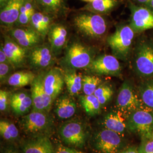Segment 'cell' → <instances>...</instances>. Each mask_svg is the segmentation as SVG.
Instances as JSON below:
<instances>
[{"mask_svg": "<svg viewBox=\"0 0 153 153\" xmlns=\"http://www.w3.org/2000/svg\"><path fill=\"white\" fill-rule=\"evenodd\" d=\"M116 4V0H95L88 3L82 9V10L98 14L110 11Z\"/></svg>", "mask_w": 153, "mask_h": 153, "instance_id": "25", "label": "cell"}, {"mask_svg": "<svg viewBox=\"0 0 153 153\" xmlns=\"http://www.w3.org/2000/svg\"><path fill=\"white\" fill-rule=\"evenodd\" d=\"M82 1H84V2H86L88 3H90V2H92L93 1H94L95 0H81Z\"/></svg>", "mask_w": 153, "mask_h": 153, "instance_id": "46", "label": "cell"}, {"mask_svg": "<svg viewBox=\"0 0 153 153\" xmlns=\"http://www.w3.org/2000/svg\"><path fill=\"white\" fill-rule=\"evenodd\" d=\"M118 153H139L138 149L136 146H131L119 152Z\"/></svg>", "mask_w": 153, "mask_h": 153, "instance_id": "41", "label": "cell"}, {"mask_svg": "<svg viewBox=\"0 0 153 153\" xmlns=\"http://www.w3.org/2000/svg\"><path fill=\"white\" fill-rule=\"evenodd\" d=\"M0 127L3 128L7 133L10 136L12 140H16L19 136V131L15 124L13 123L5 120H1L0 121Z\"/></svg>", "mask_w": 153, "mask_h": 153, "instance_id": "32", "label": "cell"}, {"mask_svg": "<svg viewBox=\"0 0 153 153\" xmlns=\"http://www.w3.org/2000/svg\"><path fill=\"white\" fill-rule=\"evenodd\" d=\"M0 134H1V136H2V137L6 141H12L13 140L10 136L2 127H0Z\"/></svg>", "mask_w": 153, "mask_h": 153, "instance_id": "40", "label": "cell"}, {"mask_svg": "<svg viewBox=\"0 0 153 153\" xmlns=\"http://www.w3.org/2000/svg\"><path fill=\"white\" fill-rule=\"evenodd\" d=\"M10 33L11 38L17 43L28 49L39 45L43 39L30 27L14 28L11 30Z\"/></svg>", "mask_w": 153, "mask_h": 153, "instance_id": "16", "label": "cell"}, {"mask_svg": "<svg viewBox=\"0 0 153 153\" xmlns=\"http://www.w3.org/2000/svg\"><path fill=\"white\" fill-rule=\"evenodd\" d=\"M94 145L101 153H118L123 145L122 136L104 128L95 135Z\"/></svg>", "mask_w": 153, "mask_h": 153, "instance_id": "10", "label": "cell"}, {"mask_svg": "<svg viewBox=\"0 0 153 153\" xmlns=\"http://www.w3.org/2000/svg\"><path fill=\"white\" fill-rule=\"evenodd\" d=\"M113 94V89L109 85L106 84H101L94 93V95L98 98L102 106L109 102Z\"/></svg>", "mask_w": 153, "mask_h": 153, "instance_id": "29", "label": "cell"}, {"mask_svg": "<svg viewBox=\"0 0 153 153\" xmlns=\"http://www.w3.org/2000/svg\"><path fill=\"white\" fill-rule=\"evenodd\" d=\"M43 75L36 76L31 84V97L33 100V110L48 113L53 101L45 93L43 84Z\"/></svg>", "mask_w": 153, "mask_h": 153, "instance_id": "11", "label": "cell"}, {"mask_svg": "<svg viewBox=\"0 0 153 153\" xmlns=\"http://www.w3.org/2000/svg\"><path fill=\"white\" fill-rule=\"evenodd\" d=\"M21 124L25 131L38 134L48 131L52 121L47 112L33 110L30 114L23 117Z\"/></svg>", "mask_w": 153, "mask_h": 153, "instance_id": "9", "label": "cell"}, {"mask_svg": "<svg viewBox=\"0 0 153 153\" xmlns=\"http://www.w3.org/2000/svg\"><path fill=\"white\" fill-rule=\"evenodd\" d=\"M140 97L146 107L153 109V81L145 82L141 86Z\"/></svg>", "mask_w": 153, "mask_h": 153, "instance_id": "28", "label": "cell"}, {"mask_svg": "<svg viewBox=\"0 0 153 153\" xmlns=\"http://www.w3.org/2000/svg\"><path fill=\"white\" fill-rule=\"evenodd\" d=\"M138 2H139L140 3H141L143 4H145V5H148L150 2V0H137Z\"/></svg>", "mask_w": 153, "mask_h": 153, "instance_id": "44", "label": "cell"}, {"mask_svg": "<svg viewBox=\"0 0 153 153\" xmlns=\"http://www.w3.org/2000/svg\"><path fill=\"white\" fill-rule=\"evenodd\" d=\"M56 153H87L60 145L56 149Z\"/></svg>", "mask_w": 153, "mask_h": 153, "instance_id": "38", "label": "cell"}, {"mask_svg": "<svg viewBox=\"0 0 153 153\" xmlns=\"http://www.w3.org/2000/svg\"><path fill=\"white\" fill-rule=\"evenodd\" d=\"M79 99L82 107L88 115L94 116L100 112L102 105L98 98L94 94L81 95Z\"/></svg>", "mask_w": 153, "mask_h": 153, "instance_id": "26", "label": "cell"}, {"mask_svg": "<svg viewBox=\"0 0 153 153\" xmlns=\"http://www.w3.org/2000/svg\"><path fill=\"white\" fill-rule=\"evenodd\" d=\"M92 50L79 42L70 44L62 61L66 70L86 68L94 60Z\"/></svg>", "mask_w": 153, "mask_h": 153, "instance_id": "2", "label": "cell"}, {"mask_svg": "<svg viewBox=\"0 0 153 153\" xmlns=\"http://www.w3.org/2000/svg\"><path fill=\"white\" fill-rule=\"evenodd\" d=\"M29 94L26 92H18L13 94L10 97V105L12 104H16L26 98Z\"/></svg>", "mask_w": 153, "mask_h": 153, "instance_id": "37", "label": "cell"}, {"mask_svg": "<svg viewBox=\"0 0 153 153\" xmlns=\"http://www.w3.org/2000/svg\"><path fill=\"white\" fill-rule=\"evenodd\" d=\"M138 149L139 153H153V140L149 138H142Z\"/></svg>", "mask_w": 153, "mask_h": 153, "instance_id": "34", "label": "cell"}, {"mask_svg": "<svg viewBox=\"0 0 153 153\" xmlns=\"http://www.w3.org/2000/svg\"><path fill=\"white\" fill-rule=\"evenodd\" d=\"M48 35L49 45L54 53L60 51L64 47L67 39L68 31L65 27L60 24L52 25Z\"/></svg>", "mask_w": 153, "mask_h": 153, "instance_id": "19", "label": "cell"}, {"mask_svg": "<svg viewBox=\"0 0 153 153\" xmlns=\"http://www.w3.org/2000/svg\"><path fill=\"white\" fill-rule=\"evenodd\" d=\"M117 110L127 118L133 112L147 107L134 91L131 84L128 81L124 82L121 86L116 99Z\"/></svg>", "mask_w": 153, "mask_h": 153, "instance_id": "5", "label": "cell"}, {"mask_svg": "<svg viewBox=\"0 0 153 153\" xmlns=\"http://www.w3.org/2000/svg\"><path fill=\"white\" fill-rule=\"evenodd\" d=\"M64 81L71 95H76L82 90V78L80 73L75 70H66L64 72Z\"/></svg>", "mask_w": 153, "mask_h": 153, "instance_id": "23", "label": "cell"}, {"mask_svg": "<svg viewBox=\"0 0 153 153\" xmlns=\"http://www.w3.org/2000/svg\"><path fill=\"white\" fill-rule=\"evenodd\" d=\"M25 0H9L7 4L1 9L0 21L1 23L9 26L16 23L20 11Z\"/></svg>", "mask_w": 153, "mask_h": 153, "instance_id": "17", "label": "cell"}, {"mask_svg": "<svg viewBox=\"0 0 153 153\" xmlns=\"http://www.w3.org/2000/svg\"><path fill=\"white\" fill-rule=\"evenodd\" d=\"M76 103L68 95H62L56 101L55 113L60 119L71 118L76 114Z\"/></svg>", "mask_w": 153, "mask_h": 153, "instance_id": "22", "label": "cell"}, {"mask_svg": "<svg viewBox=\"0 0 153 153\" xmlns=\"http://www.w3.org/2000/svg\"><path fill=\"white\" fill-rule=\"evenodd\" d=\"M35 78V75L31 71H17L9 77L7 83L13 87L22 88L31 85Z\"/></svg>", "mask_w": 153, "mask_h": 153, "instance_id": "24", "label": "cell"}, {"mask_svg": "<svg viewBox=\"0 0 153 153\" xmlns=\"http://www.w3.org/2000/svg\"><path fill=\"white\" fill-rule=\"evenodd\" d=\"M23 153H56V150L47 137L41 136L26 142L22 148Z\"/></svg>", "mask_w": 153, "mask_h": 153, "instance_id": "20", "label": "cell"}, {"mask_svg": "<svg viewBox=\"0 0 153 153\" xmlns=\"http://www.w3.org/2000/svg\"><path fill=\"white\" fill-rule=\"evenodd\" d=\"M1 47L5 52L9 61L14 67L21 66L27 61L29 49L20 45L13 39L6 37Z\"/></svg>", "mask_w": 153, "mask_h": 153, "instance_id": "15", "label": "cell"}, {"mask_svg": "<svg viewBox=\"0 0 153 153\" xmlns=\"http://www.w3.org/2000/svg\"><path fill=\"white\" fill-rule=\"evenodd\" d=\"M44 15V13L35 12L31 17L30 23V27L38 33L43 39L44 38V33L42 28V22Z\"/></svg>", "mask_w": 153, "mask_h": 153, "instance_id": "31", "label": "cell"}, {"mask_svg": "<svg viewBox=\"0 0 153 153\" xmlns=\"http://www.w3.org/2000/svg\"><path fill=\"white\" fill-rule=\"evenodd\" d=\"M153 109L148 107L138 109L126 119L128 131L142 138H148L153 132Z\"/></svg>", "mask_w": 153, "mask_h": 153, "instance_id": "4", "label": "cell"}, {"mask_svg": "<svg viewBox=\"0 0 153 153\" xmlns=\"http://www.w3.org/2000/svg\"><path fill=\"white\" fill-rule=\"evenodd\" d=\"M134 36V31L131 26L124 25L117 28L107 39L113 55L117 59L126 60L131 48Z\"/></svg>", "mask_w": 153, "mask_h": 153, "instance_id": "3", "label": "cell"}, {"mask_svg": "<svg viewBox=\"0 0 153 153\" xmlns=\"http://www.w3.org/2000/svg\"><path fill=\"white\" fill-rule=\"evenodd\" d=\"M9 0H0V5H1V9L4 7L7 4Z\"/></svg>", "mask_w": 153, "mask_h": 153, "instance_id": "43", "label": "cell"}, {"mask_svg": "<svg viewBox=\"0 0 153 153\" xmlns=\"http://www.w3.org/2000/svg\"><path fill=\"white\" fill-rule=\"evenodd\" d=\"M31 107H33V100L31 95H28L26 98L16 104L11 105L14 112L18 115H24L27 114Z\"/></svg>", "mask_w": 153, "mask_h": 153, "instance_id": "30", "label": "cell"}, {"mask_svg": "<svg viewBox=\"0 0 153 153\" xmlns=\"http://www.w3.org/2000/svg\"><path fill=\"white\" fill-rule=\"evenodd\" d=\"M126 117L119 111H112L104 116V128L115 131L122 136L127 129Z\"/></svg>", "mask_w": 153, "mask_h": 153, "instance_id": "18", "label": "cell"}, {"mask_svg": "<svg viewBox=\"0 0 153 153\" xmlns=\"http://www.w3.org/2000/svg\"><path fill=\"white\" fill-rule=\"evenodd\" d=\"M10 103L9 93L7 91L1 90L0 91V111L4 112L7 109L9 104Z\"/></svg>", "mask_w": 153, "mask_h": 153, "instance_id": "35", "label": "cell"}, {"mask_svg": "<svg viewBox=\"0 0 153 153\" xmlns=\"http://www.w3.org/2000/svg\"><path fill=\"white\" fill-rule=\"evenodd\" d=\"M59 133L62 141L69 146L81 148L85 145L86 132L79 121H71L64 123Z\"/></svg>", "mask_w": 153, "mask_h": 153, "instance_id": "6", "label": "cell"}, {"mask_svg": "<svg viewBox=\"0 0 153 153\" xmlns=\"http://www.w3.org/2000/svg\"><path fill=\"white\" fill-rule=\"evenodd\" d=\"M13 67L10 63H0V79L1 83L6 79L7 80L11 76Z\"/></svg>", "mask_w": 153, "mask_h": 153, "instance_id": "33", "label": "cell"}, {"mask_svg": "<svg viewBox=\"0 0 153 153\" xmlns=\"http://www.w3.org/2000/svg\"><path fill=\"white\" fill-rule=\"evenodd\" d=\"M36 6L51 16H59L67 11V0H34Z\"/></svg>", "mask_w": 153, "mask_h": 153, "instance_id": "21", "label": "cell"}, {"mask_svg": "<svg viewBox=\"0 0 153 153\" xmlns=\"http://www.w3.org/2000/svg\"><path fill=\"white\" fill-rule=\"evenodd\" d=\"M77 30L88 38H99L104 35L107 31V23L103 17L93 13H82L74 19Z\"/></svg>", "mask_w": 153, "mask_h": 153, "instance_id": "1", "label": "cell"}, {"mask_svg": "<svg viewBox=\"0 0 153 153\" xmlns=\"http://www.w3.org/2000/svg\"><path fill=\"white\" fill-rule=\"evenodd\" d=\"M65 83L64 71L53 68L43 75V84L45 93L54 101L61 93Z\"/></svg>", "mask_w": 153, "mask_h": 153, "instance_id": "13", "label": "cell"}, {"mask_svg": "<svg viewBox=\"0 0 153 153\" xmlns=\"http://www.w3.org/2000/svg\"><path fill=\"white\" fill-rule=\"evenodd\" d=\"M55 54L50 45L39 44L28 50L27 61L34 69H45L55 63Z\"/></svg>", "mask_w": 153, "mask_h": 153, "instance_id": "8", "label": "cell"}, {"mask_svg": "<svg viewBox=\"0 0 153 153\" xmlns=\"http://www.w3.org/2000/svg\"><path fill=\"white\" fill-rule=\"evenodd\" d=\"M4 153H21L18 150H17L15 148L10 147L6 149Z\"/></svg>", "mask_w": 153, "mask_h": 153, "instance_id": "42", "label": "cell"}, {"mask_svg": "<svg viewBox=\"0 0 153 153\" xmlns=\"http://www.w3.org/2000/svg\"><path fill=\"white\" fill-rule=\"evenodd\" d=\"M35 13H21L19 14L18 21H16V23L19 26H27L30 25L31 21V17Z\"/></svg>", "mask_w": 153, "mask_h": 153, "instance_id": "36", "label": "cell"}, {"mask_svg": "<svg viewBox=\"0 0 153 153\" xmlns=\"http://www.w3.org/2000/svg\"><path fill=\"white\" fill-rule=\"evenodd\" d=\"M0 63H10L5 52L1 47L0 49Z\"/></svg>", "mask_w": 153, "mask_h": 153, "instance_id": "39", "label": "cell"}, {"mask_svg": "<svg viewBox=\"0 0 153 153\" xmlns=\"http://www.w3.org/2000/svg\"><path fill=\"white\" fill-rule=\"evenodd\" d=\"M135 65L138 73L141 76H153V47L142 44L138 47Z\"/></svg>", "mask_w": 153, "mask_h": 153, "instance_id": "14", "label": "cell"}, {"mask_svg": "<svg viewBox=\"0 0 153 153\" xmlns=\"http://www.w3.org/2000/svg\"><path fill=\"white\" fill-rule=\"evenodd\" d=\"M148 5L150 7V8L153 10V0H150Z\"/></svg>", "mask_w": 153, "mask_h": 153, "instance_id": "45", "label": "cell"}, {"mask_svg": "<svg viewBox=\"0 0 153 153\" xmlns=\"http://www.w3.org/2000/svg\"><path fill=\"white\" fill-rule=\"evenodd\" d=\"M101 83L102 80L99 76L93 75L84 76L82 78V91L84 95H93Z\"/></svg>", "mask_w": 153, "mask_h": 153, "instance_id": "27", "label": "cell"}, {"mask_svg": "<svg viewBox=\"0 0 153 153\" xmlns=\"http://www.w3.org/2000/svg\"><path fill=\"white\" fill-rule=\"evenodd\" d=\"M131 27L134 32H141L153 28V10L145 7L131 6Z\"/></svg>", "mask_w": 153, "mask_h": 153, "instance_id": "12", "label": "cell"}, {"mask_svg": "<svg viewBox=\"0 0 153 153\" xmlns=\"http://www.w3.org/2000/svg\"><path fill=\"white\" fill-rule=\"evenodd\" d=\"M148 138H151V139H152L153 140V132L150 134V136H149V137H148Z\"/></svg>", "mask_w": 153, "mask_h": 153, "instance_id": "47", "label": "cell"}, {"mask_svg": "<svg viewBox=\"0 0 153 153\" xmlns=\"http://www.w3.org/2000/svg\"><path fill=\"white\" fill-rule=\"evenodd\" d=\"M86 69L90 73L98 75L119 76L121 73L120 64L114 55L99 56L94 59Z\"/></svg>", "mask_w": 153, "mask_h": 153, "instance_id": "7", "label": "cell"}]
</instances>
